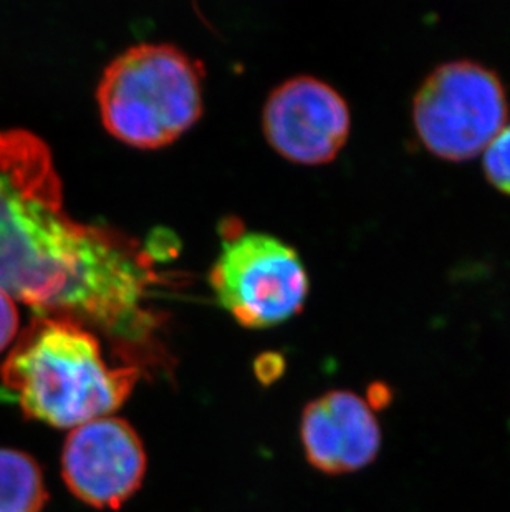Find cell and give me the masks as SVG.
Instances as JSON below:
<instances>
[{"instance_id":"1","label":"cell","mask_w":510,"mask_h":512,"mask_svg":"<svg viewBox=\"0 0 510 512\" xmlns=\"http://www.w3.org/2000/svg\"><path fill=\"white\" fill-rule=\"evenodd\" d=\"M158 284L133 239L65 213L62 181L39 136L0 131V290L136 353L153 350Z\"/></svg>"},{"instance_id":"2","label":"cell","mask_w":510,"mask_h":512,"mask_svg":"<svg viewBox=\"0 0 510 512\" xmlns=\"http://www.w3.org/2000/svg\"><path fill=\"white\" fill-rule=\"evenodd\" d=\"M140 368L111 367L97 335L77 322L35 315L2 365V382L30 420L77 428L118 410Z\"/></svg>"},{"instance_id":"3","label":"cell","mask_w":510,"mask_h":512,"mask_svg":"<svg viewBox=\"0 0 510 512\" xmlns=\"http://www.w3.org/2000/svg\"><path fill=\"white\" fill-rule=\"evenodd\" d=\"M201 83L198 65L173 45L131 47L106 67L98 85L103 125L135 148L168 146L203 115Z\"/></svg>"},{"instance_id":"4","label":"cell","mask_w":510,"mask_h":512,"mask_svg":"<svg viewBox=\"0 0 510 512\" xmlns=\"http://www.w3.org/2000/svg\"><path fill=\"white\" fill-rule=\"evenodd\" d=\"M507 118L509 100L501 77L467 58L438 65L413 98L416 135L443 160L466 161L479 155L507 125Z\"/></svg>"},{"instance_id":"5","label":"cell","mask_w":510,"mask_h":512,"mask_svg":"<svg viewBox=\"0 0 510 512\" xmlns=\"http://www.w3.org/2000/svg\"><path fill=\"white\" fill-rule=\"evenodd\" d=\"M209 279L222 309L247 329L284 324L308 295L299 254L265 232L227 234Z\"/></svg>"},{"instance_id":"6","label":"cell","mask_w":510,"mask_h":512,"mask_svg":"<svg viewBox=\"0 0 510 512\" xmlns=\"http://www.w3.org/2000/svg\"><path fill=\"white\" fill-rule=\"evenodd\" d=\"M63 481L82 503L118 509L141 488L146 453L126 420L103 416L70 431L62 453Z\"/></svg>"},{"instance_id":"7","label":"cell","mask_w":510,"mask_h":512,"mask_svg":"<svg viewBox=\"0 0 510 512\" xmlns=\"http://www.w3.org/2000/svg\"><path fill=\"white\" fill-rule=\"evenodd\" d=\"M350 125L347 102L318 78H292L265 103V138L279 155L300 165L332 161L347 143Z\"/></svg>"},{"instance_id":"8","label":"cell","mask_w":510,"mask_h":512,"mask_svg":"<svg viewBox=\"0 0 510 512\" xmlns=\"http://www.w3.org/2000/svg\"><path fill=\"white\" fill-rule=\"evenodd\" d=\"M300 438L313 468L325 474L357 473L380 455V421L368 401L348 390L323 393L305 406Z\"/></svg>"},{"instance_id":"9","label":"cell","mask_w":510,"mask_h":512,"mask_svg":"<svg viewBox=\"0 0 510 512\" xmlns=\"http://www.w3.org/2000/svg\"><path fill=\"white\" fill-rule=\"evenodd\" d=\"M49 494L32 456L0 448V512H42Z\"/></svg>"},{"instance_id":"10","label":"cell","mask_w":510,"mask_h":512,"mask_svg":"<svg viewBox=\"0 0 510 512\" xmlns=\"http://www.w3.org/2000/svg\"><path fill=\"white\" fill-rule=\"evenodd\" d=\"M482 166L487 181L510 196V125L504 126L482 151Z\"/></svg>"},{"instance_id":"11","label":"cell","mask_w":510,"mask_h":512,"mask_svg":"<svg viewBox=\"0 0 510 512\" xmlns=\"http://www.w3.org/2000/svg\"><path fill=\"white\" fill-rule=\"evenodd\" d=\"M19 330V310L15 300L0 290V352L14 342Z\"/></svg>"},{"instance_id":"12","label":"cell","mask_w":510,"mask_h":512,"mask_svg":"<svg viewBox=\"0 0 510 512\" xmlns=\"http://www.w3.org/2000/svg\"><path fill=\"white\" fill-rule=\"evenodd\" d=\"M368 405L373 408V411L381 410V408H385L386 405H390L391 395L390 387L388 385H383V383H375L373 387H370L368 390Z\"/></svg>"}]
</instances>
